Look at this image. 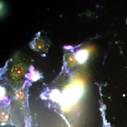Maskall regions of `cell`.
<instances>
[{
    "mask_svg": "<svg viewBox=\"0 0 127 127\" xmlns=\"http://www.w3.org/2000/svg\"><path fill=\"white\" fill-rule=\"evenodd\" d=\"M50 45V40L47 36L39 32L31 43V46L37 52L45 54L47 52Z\"/></svg>",
    "mask_w": 127,
    "mask_h": 127,
    "instance_id": "obj_1",
    "label": "cell"
},
{
    "mask_svg": "<svg viewBox=\"0 0 127 127\" xmlns=\"http://www.w3.org/2000/svg\"><path fill=\"white\" fill-rule=\"evenodd\" d=\"M27 69V66L23 62L16 63L12 65L10 69V77L12 80H18L26 74Z\"/></svg>",
    "mask_w": 127,
    "mask_h": 127,
    "instance_id": "obj_2",
    "label": "cell"
},
{
    "mask_svg": "<svg viewBox=\"0 0 127 127\" xmlns=\"http://www.w3.org/2000/svg\"><path fill=\"white\" fill-rule=\"evenodd\" d=\"M9 111L7 107L2 108L0 112V120L4 122L8 119L9 116Z\"/></svg>",
    "mask_w": 127,
    "mask_h": 127,
    "instance_id": "obj_3",
    "label": "cell"
}]
</instances>
